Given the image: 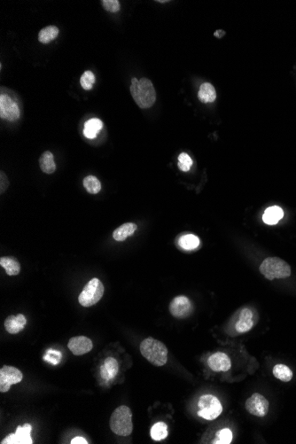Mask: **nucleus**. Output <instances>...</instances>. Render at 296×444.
I'll use <instances>...</instances> for the list:
<instances>
[{
  "instance_id": "nucleus-33",
  "label": "nucleus",
  "mask_w": 296,
  "mask_h": 444,
  "mask_svg": "<svg viewBox=\"0 0 296 444\" xmlns=\"http://www.w3.org/2000/svg\"><path fill=\"white\" fill-rule=\"evenodd\" d=\"M0 180H1V194H3L4 191H6V189H8V176L6 175H4V173L3 172H1V176H0Z\"/></svg>"
},
{
  "instance_id": "nucleus-19",
  "label": "nucleus",
  "mask_w": 296,
  "mask_h": 444,
  "mask_svg": "<svg viewBox=\"0 0 296 444\" xmlns=\"http://www.w3.org/2000/svg\"><path fill=\"white\" fill-rule=\"evenodd\" d=\"M198 98L202 103H212L216 98V92L210 82H204L200 87Z\"/></svg>"
},
{
  "instance_id": "nucleus-3",
  "label": "nucleus",
  "mask_w": 296,
  "mask_h": 444,
  "mask_svg": "<svg viewBox=\"0 0 296 444\" xmlns=\"http://www.w3.org/2000/svg\"><path fill=\"white\" fill-rule=\"evenodd\" d=\"M110 428L117 436H128L133 431L132 412L127 406L114 410L110 417Z\"/></svg>"
},
{
  "instance_id": "nucleus-35",
  "label": "nucleus",
  "mask_w": 296,
  "mask_h": 444,
  "mask_svg": "<svg viewBox=\"0 0 296 444\" xmlns=\"http://www.w3.org/2000/svg\"><path fill=\"white\" fill-rule=\"evenodd\" d=\"M224 35V30H218V32H214V36H216L222 38Z\"/></svg>"
},
{
  "instance_id": "nucleus-8",
  "label": "nucleus",
  "mask_w": 296,
  "mask_h": 444,
  "mask_svg": "<svg viewBox=\"0 0 296 444\" xmlns=\"http://www.w3.org/2000/svg\"><path fill=\"white\" fill-rule=\"evenodd\" d=\"M20 111L18 104L8 94L0 96V117L6 121L14 122L18 120Z\"/></svg>"
},
{
  "instance_id": "nucleus-5",
  "label": "nucleus",
  "mask_w": 296,
  "mask_h": 444,
  "mask_svg": "<svg viewBox=\"0 0 296 444\" xmlns=\"http://www.w3.org/2000/svg\"><path fill=\"white\" fill-rule=\"evenodd\" d=\"M104 292L105 288L102 281L97 278H94L86 284L82 292L80 294L78 297L79 304L86 308L94 306L100 300Z\"/></svg>"
},
{
  "instance_id": "nucleus-27",
  "label": "nucleus",
  "mask_w": 296,
  "mask_h": 444,
  "mask_svg": "<svg viewBox=\"0 0 296 444\" xmlns=\"http://www.w3.org/2000/svg\"><path fill=\"white\" fill-rule=\"evenodd\" d=\"M150 434L154 440H164L168 436V426L164 422H157L152 426Z\"/></svg>"
},
{
  "instance_id": "nucleus-20",
  "label": "nucleus",
  "mask_w": 296,
  "mask_h": 444,
  "mask_svg": "<svg viewBox=\"0 0 296 444\" xmlns=\"http://www.w3.org/2000/svg\"><path fill=\"white\" fill-rule=\"evenodd\" d=\"M39 165L41 170L46 174H52L56 170L54 156L50 151L44 152L39 158Z\"/></svg>"
},
{
  "instance_id": "nucleus-21",
  "label": "nucleus",
  "mask_w": 296,
  "mask_h": 444,
  "mask_svg": "<svg viewBox=\"0 0 296 444\" xmlns=\"http://www.w3.org/2000/svg\"><path fill=\"white\" fill-rule=\"evenodd\" d=\"M136 226L133 222H126L124 224L118 227L116 230L114 232L113 238L116 242H124L130 236L133 235L136 232Z\"/></svg>"
},
{
  "instance_id": "nucleus-24",
  "label": "nucleus",
  "mask_w": 296,
  "mask_h": 444,
  "mask_svg": "<svg viewBox=\"0 0 296 444\" xmlns=\"http://www.w3.org/2000/svg\"><path fill=\"white\" fill-rule=\"evenodd\" d=\"M273 375L281 382H288L292 378V372L288 366L278 364L273 368Z\"/></svg>"
},
{
  "instance_id": "nucleus-30",
  "label": "nucleus",
  "mask_w": 296,
  "mask_h": 444,
  "mask_svg": "<svg viewBox=\"0 0 296 444\" xmlns=\"http://www.w3.org/2000/svg\"><path fill=\"white\" fill-rule=\"evenodd\" d=\"M192 165V160L191 157L187 154L186 152H182L178 156V166L180 170L184 172H189L191 170Z\"/></svg>"
},
{
  "instance_id": "nucleus-29",
  "label": "nucleus",
  "mask_w": 296,
  "mask_h": 444,
  "mask_svg": "<svg viewBox=\"0 0 296 444\" xmlns=\"http://www.w3.org/2000/svg\"><path fill=\"white\" fill-rule=\"evenodd\" d=\"M94 82H95V76L92 71H86L80 79V84L84 90H92Z\"/></svg>"
},
{
  "instance_id": "nucleus-31",
  "label": "nucleus",
  "mask_w": 296,
  "mask_h": 444,
  "mask_svg": "<svg viewBox=\"0 0 296 444\" xmlns=\"http://www.w3.org/2000/svg\"><path fill=\"white\" fill-rule=\"evenodd\" d=\"M62 358V354L60 351L54 350H48L46 351V354L44 356V360L46 362H50L54 366L58 364L60 362Z\"/></svg>"
},
{
  "instance_id": "nucleus-16",
  "label": "nucleus",
  "mask_w": 296,
  "mask_h": 444,
  "mask_svg": "<svg viewBox=\"0 0 296 444\" xmlns=\"http://www.w3.org/2000/svg\"><path fill=\"white\" fill-rule=\"evenodd\" d=\"M119 372V364L116 359L108 358L100 367L102 378L105 380H110L114 378Z\"/></svg>"
},
{
  "instance_id": "nucleus-25",
  "label": "nucleus",
  "mask_w": 296,
  "mask_h": 444,
  "mask_svg": "<svg viewBox=\"0 0 296 444\" xmlns=\"http://www.w3.org/2000/svg\"><path fill=\"white\" fill-rule=\"evenodd\" d=\"M84 187L90 194H97L102 190V183L94 176H87L84 180Z\"/></svg>"
},
{
  "instance_id": "nucleus-9",
  "label": "nucleus",
  "mask_w": 296,
  "mask_h": 444,
  "mask_svg": "<svg viewBox=\"0 0 296 444\" xmlns=\"http://www.w3.org/2000/svg\"><path fill=\"white\" fill-rule=\"evenodd\" d=\"M246 409L254 416L264 417L269 412V402L261 394H254L246 402Z\"/></svg>"
},
{
  "instance_id": "nucleus-10",
  "label": "nucleus",
  "mask_w": 296,
  "mask_h": 444,
  "mask_svg": "<svg viewBox=\"0 0 296 444\" xmlns=\"http://www.w3.org/2000/svg\"><path fill=\"white\" fill-rule=\"evenodd\" d=\"M194 307L186 296H178L170 304V312L176 318H186L191 315Z\"/></svg>"
},
{
  "instance_id": "nucleus-32",
  "label": "nucleus",
  "mask_w": 296,
  "mask_h": 444,
  "mask_svg": "<svg viewBox=\"0 0 296 444\" xmlns=\"http://www.w3.org/2000/svg\"><path fill=\"white\" fill-rule=\"evenodd\" d=\"M102 3L108 12H117L120 10V2L118 0H102Z\"/></svg>"
},
{
  "instance_id": "nucleus-15",
  "label": "nucleus",
  "mask_w": 296,
  "mask_h": 444,
  "mask_svg": "<svg viewBox=\"0 0 296 444\" xmlns=\"http://www.w3.org/2000/svg\"><path fill=\"white\" fill-rule=\"evenodd\" d=\"M27 324V318L22 314L10 316L4 321V328L9 334H17L22 331Z\"/></svg>"
},
{
  "instance_id": "nucleus-7",
  "label": "nucleus",
  "mask_w": 296,
  "mask_h": 444,
  "mask_svg": "<svg viewBox=\"0 0 296 444\" xmlns=\"http://www.w3.org/2000/svg\"><path fill=\"white\" fill-rule=\"evenodd\" d=\"M22 372L16 367L4 366L0 370V391L6 393L12 385L20 383L22 380Z\"/></svg>"
},
{
  "instance_id": "nucleus-22",
  "label": "nucleus",
  "mask_w": 296,
  "mask_h": 444,
  "mask_svg": "<svg viewBox=\"0 0 296 444\" xmlns=\"http://www.w3.org/2000/svg\"><path fill=\"white\" fill-rule=\"evenodd\" d=\"M0 265L6 270V272L9 276H16L18 275L20 272V265L19 262L14 258H1L0 259Z\"/></svg>"
},
{
  "instance_id": "nucleus-13",
  "label": "nucleus",
  "mask_w": 296,
  "mask_h": 444,
  "mask_svg": "<svg viewBox=\"0 0 296 444\" xmlns=\"http://www.w3.org/2000/svg\"><path fill=\"white\" fill-rule=\"evenodd\" d=\"M208 364L214 372H227L232 367L230 359L226 353L216 352L210 356Z\"/></svg>"
},
{
  "instance_id": "nucleus-34",
  "label": "nucleus",
  "mask_w": 296,
  "mask_h": 444,
  "mask_svg": "<svg viewBox=\"0 0 296 444\" xmlns=\"http://www.w3.org/2000/svg\"><path fill=\"white\" fill-rule=\"evenodd\" d=\"M70 444H87L88 442L84 438V437H74L73 440H71Z\"/></svg>"
},
{
  "instance_id": "nucleus-11",
  "label": "nucleus",
  "mask_w": 296,
  "mask_h": 444,
  "mask_svg": "<svg viewBox=\"0 0 296 444\" xmlns=\"http://www.w3.org/2000/svg\"><path fill=\"white\" fill-rule=\"evenodd\" d=\"M32 426L25 424L24 426H18L16 429V434H9L6 439L2 440V444H32Z\"/></svg>"
},
{
  "instance_id": "nucleus-23",
  "label": "nucleus",
  "mask_w": 296,
  "mask_h": 444,
  "mask_svg": "<svg viewBox=\"0 0 296 444\" xmlns=\"http://www.w3.org/2000/svg\"><path fill=\"white\" fill-rule=\"evenodd\" d=\"M60 30L58 28L54 25H50L47 27L44 28L38 34V40L40 43L49 44L52 41H54L58 36Z\"/></svg>"
},
{
  "instance_id": "nucleus-12",
  "label": "nucleus",
  "mask_w": 296,
  "mask_h": 444,
  "mask_svg": "<svg viewBox=\"0 0 296 444\" xmlns=\"http://www.w3.org/2000/svg\"><path fill=\"white\" fill-rule=\"evenodd\" d=\"M68 348L74 356H82L92 350L94 343L86 336H76L70 340Z\"/></svg>"
},
{
  "instance_id": "nucleus-17",
  "label": "nucleus",
  "mask_w": 296,
  "mask_h": 444,
  "mask_svg": "<svg viewBox=\"0 0 296 444\" xmlns=\"http://www.w3.org/2000/svg\"><path fill=\"white\" fill-rule=\"evenodd\" d=\"M284 216V211L280 206H272L268 208L264 211V214L262 216V220L266 224L274 226L277 224Z\"/></svg>"
},
{
  "instance_id": "nucleus-4",
  "label": "nucleus",
  "mask_w": 296,
  "mask_h": 444,
  "mask_svg": "<svg viewBox=\"0 0 296 444\" xmlns=\"http://www.w3.org/2000/svg\"><path fill=\"white\" fill-rule=\"evenodd\" d=\"M260 272L269 280L291 276L290 265L278 258H266L260 265Z\"/></svg>"
},
{
  "instance_id": "nucleus-14",
  "label": "nucleus",
  "mask_w": 296,
  "mask_h": 444,
  "mask_svg": "<svg viewBox=\"0 0 296 444\" xmlns=\"http://www.w3.org/2000/svg\"><path fill=\"white\" fill-rule=\"evenodd\" d=\"M254 312L248 308H242L240 312V316L235 324L236 331L240 334H245L250 332L254 326L256 322L254 320Z\"/></svg>"
},
{
  "instance_id": "nucleus-1",
  "label": "nucleus",
  "mask_w": 296,
  "mask_h": 444,
  "mask_svg": "<svg viewBox=\"0 0 296 444\" xmlns=\"http://www.w3.org/2000/svg\"><path fill=\"white\" fill-rule=\"evenodd\" d=\"M130 94L141 110H148L156 103V89L152 81L148 78H141L140 80L132 78Z\"/></svg>"
},
{
  "instance_id": "nucleus-28",
  "label": "nucleus",
  "mask_w": 296,
  "mask_h": 444,
  "mask_svg": "<svg viewBox=\"0 0 296 444\" xmlns=\"http://www.w3.org/2000/svg\"><path fill=\"white\" fill-rule=\"evenodd\" d=\"M234 439L232 432L229 428H222L218 432L216 438L213 440V444H230Z\"/></svg>"
},
{
  "instance_id": "nucleus-6",
  "label": "nucleus",
  "mask_w": 296,
  "mask_h": 444,
  "mask_svg": "<svg viewBox=\"0 0 296 444\" xmlns=\"http://www.w3.org/2000/svg\"><path fill=\"white\" fill-rule=\"evenodd\" d=\"M198 415L206 420H214L222 412V406L218 398L212 394H204L198 402Z\"/></svg>"
},
{
  "instance_id": "nucleus-18",
  "label": "nucleus",
  "mask_w": 296,
  "mask_h": 444,
  "mask_svg": "<svg viewBox=\"0 0 296 444\" xmlns=\"http://www.w3.org/2000/svg\"><path fill=\"white\" fill-rule=\"evenodd\" d=\"M103 128V122L98 118H92L86 122L84 127V135L89 140H94Z\"/></svg>"
},
{
  "instance_id": "nucleus-26",
  "label": "nucleus",
  "mask_w": 296,
  "mask_h": 444,
  "mask_svg": "<svg viewBox=\"0 0 296 444\" xmlns=\"http://www.w3.org/2000/svg\"><path fill=\"white\" fill-rule=\"evenodd\" d=\"M178 244L183 250H194L199 246L200 240L194 234H186L180 238Z\"/></svg>"
},
{
  "instance_id": "nucleus-2",
  "label": "nucleus",
  "mask_w": 296,
  "mask_h": 444,
  "mask_svg": "<svg viewBox=\"0 0 296 444\" xmlns=\"http://www.w3.org/2000/svg\"><path fill=\"white\" fill-rule=\"evenodd\" d=\"M140 350L144 358L154 366H164L168 361V348L160 340L148 338L140 343Z\"/></svg>"
}]
</instances>
